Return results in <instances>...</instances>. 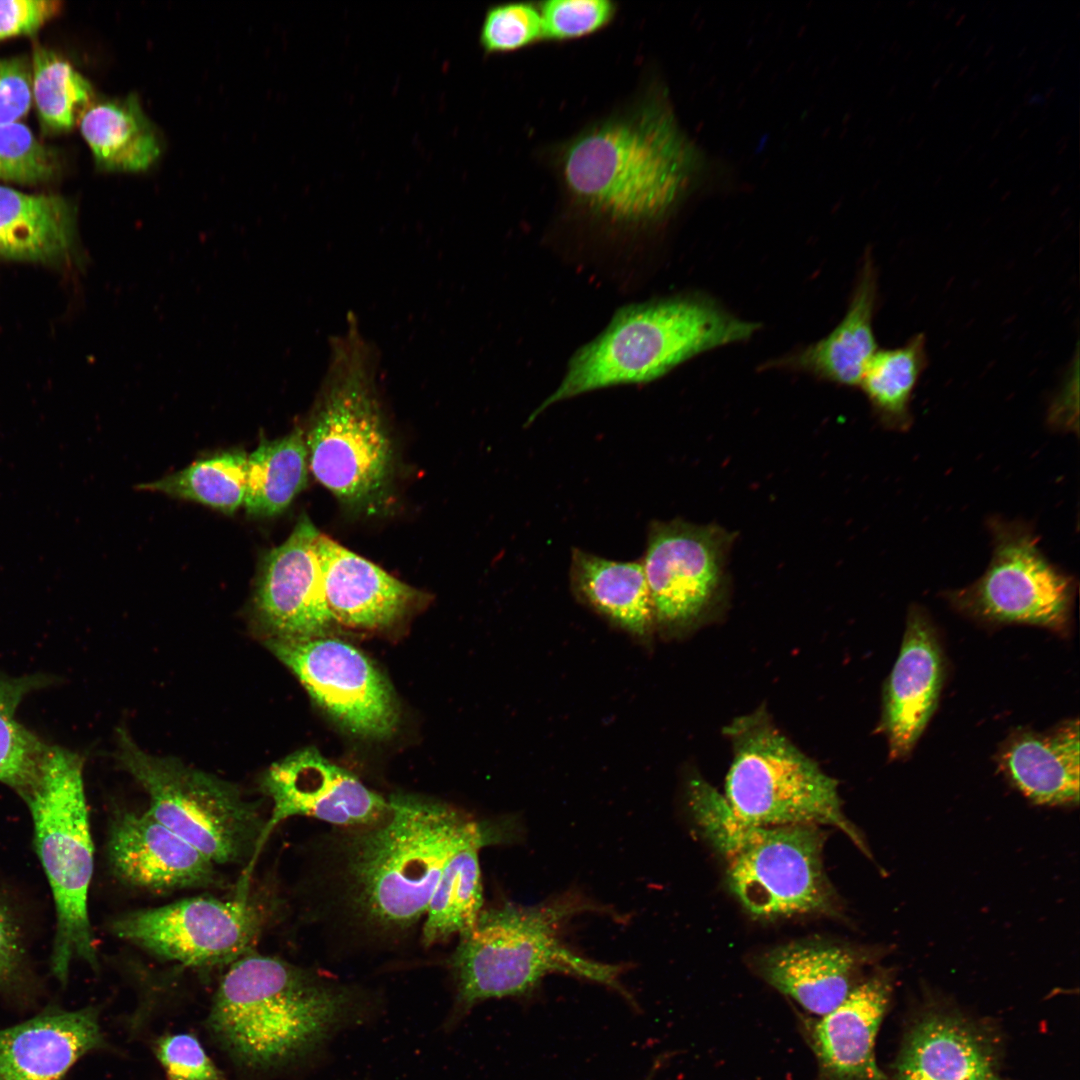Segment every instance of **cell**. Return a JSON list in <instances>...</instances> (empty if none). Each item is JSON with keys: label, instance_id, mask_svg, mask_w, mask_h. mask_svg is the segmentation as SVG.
Masks as SVG:
<instances>
[{"label": "cell", "instance_id": "cell-1", "mask_svg": "<svg viewBox=\"0 0 1080 1080\" xmlns=\"http://www.w3.org/2000/svg\"><path fill=\"white\" fill-rule=\"evenodd\" d=\"M379 820L333 827L320 837L317 920L356 948L400 944L424 919L449 858L479 839L493 845L519 838L513 818L480 820L446 803L392 794Z\"/></svg>", "mask_w": 1080, "mask_h": 1080}, {"label": "cell", "instance_id": "cell-2", "mask_svg": "<svg viewBox=\"0 0 1080 1080\" xmlns=\"http://www.w3.org/2000/svg\"><path fill=\"white\" fill-rule=\"evenodd\" d=\"M696 160L664 96L646 94L568 140L558 171L579 206L639 224L663 218L683 198Z\"/></svg>", "mask_w": 1080, "mask_h": 1080}, {"label": "cell", "instance_id": "cell-3", "mask_svg": "<svg viewBox=\"0 0 1080 1080\" xmlns=\"http://www.w3.org/2000/svg\"><path fill=\"white\" fill-rule=\"evenodd\" d=\"M361 994L350 984L252 951L224 974L208 1028L237 1063L276 1069L315 1052L361 1017Z\"/></svg>", "mask_w": 1080, "mask_h": 1080}, {"label": "cell", "instance_id": "cell-4", "mask_svg": "<svg viewBox=\"0 0 1080 1080\" xmlns=\"http://www.w3.org/2000/svg\"><path fill=\"white\" fill-rule=\"evenodd\" d=\"M377 376L376 352L351 317L331 343L304 434L316 480L343 505L367 512L385 505L394 470Z\"/></svg>", "mask_w": 1080, "mask_h": 1080}, {"label": "cell", "instance_id": "cell-5", "mask_svg": "<svg viewBox=\"0 0 1080 1080\" xmlns=\"http://www.w3.org/2000/svg\"><path fill=\"white\" fill-rule=\"evenodd\" d=\"M594 909L584 898L568 894L531 906L505 903L482 909L474 925L459 936L451 959L457 1011L527 994L551 974L581 978L628 996L620 980L622 967L584 957L560 935L567 921Z\"/></svg>", "mask_w": 1080, "mask_h": 1080}, {"label": "cell", "instance_id": "cell-6", "mask_svg": "<svg viewBox=\"0 0 1080 1080\" xmlns=\"http://www.w3.org/2000/svg\"><path fill=\"white\" fill-rule=\"evenodd\" d=\"M759 325L703 297L623 307L608 327L571 358L557 389L529 416L589 391L651 382L711 349L750 338Z\"/></svg>", "mask_w": 1080, "mask_h": 1080}, {"label": "cell", "instance_id": "cell-7", "mask_svg": "<svg viewBox=\"0 0 1080 1080\" xmlns=\"http://www.w3.org/2000/svg\"><path fill=\"white\" fill-rule=\"evenodd\" d=\"M688 800L701 831L725 859L729 887L747 911L775 918L832 910L824 837L817 826L746 822L698 778L689 783Z\"/></svg>", "mask_w": 1080, "mask_h": 1080}, {"label": "cell", "instance_id": "cell-8", "mask_svg": "<svg viewBox=\"0 0 1080 1080\" xmlns=\"http://www.w3.org/2000/svg\"><path fill=\"white\" fill-rule=\"evenodd\" d=\"M82 763L76 753L54 746L38 784L24 799L32 816L35 849L54 898L51 970L62 984L75 959L97 968L88 912L94 846Z\"/></svg>", "mask_w": 1080, "mask_h": 1080}, {"label": "cell", "instance_id": "cell-9", "mask_svg": "<svg viewBox=\"0 0 1080 1080\" xmlns=\"http://www.w3.org/2000/svg\"><path fill=\"white\" fill-rule=\"evenodd\" d=\"M726 734L733 759L723 796L737 817L760 826H833L870 856L843 812L835 779L784 736L766 712L733 720Z\"/></svg>", "mask_w": 1080, "mask_h": 1080}, {"label": "cell", "instance_id": "cell-10", "mask_svg": "<svg viewBox=\"0 0 1080 1080\" xmlns=\"http://www.w3.org/2000/svg\"><path fill=\"white\" fill-rule=\"evenodd\" d=\"M116 758L149 796L147 811L156 820L215 864L250 862L266 818L237 785L180 760L151 755L123 728Z\"/></svg>", "mask_w": 1080, "mask_h": 1080}, {"label": "cell", "instance_id": "cell-11", "mask_svg": "<svg viewBox=\"0 0 1080 1080\" xmlns=\"http://www.w3.org/2000/svg\"><path fill=\"white\" fill-rule=\"evenodd\" d=\"M987 527L993 550L986 571L969 586L947 592V600L960 612L983 621L1066 631L1075 579L1049 561L1030 524L991 517Z\"/></svg>", "mask_w": 1080, "mask_h": 1080}, {"label": "cell", "instance_id": "cell-12", "mask_svg": "<svg viewBox=\"0 0 1080 1080\" xmlns=\"http://www.w3.org/2000/svg\"><path fill=\"white\" fill-rule=\"evenodd\" d=\"M263 911L247 895L232 900L192 897L127 912L110 925L118 938L188 967L232 964L253 951Z\"/></svg>", "mask_w": 1080, "mask_h": 1080}, {"label": "cell", "instance_id": "cell-13", "mask_svg": "<svg viewBox=\"0 0 1080 1080\" xmlns=\"http://www.w3.org/2000/svg\"><path fill=\"white\" fill-rule=\"evenodd\" d=\"M265 644L345 730L368 739L395 732L399 714L392 687L362 651L323 635L268 637Z\"/></svg>", "mask_w": 1080, "mask_h": 1080}, {"label": "cell", "instance_id": "cell-14", "mask_svg": "<svg viewBox=\"0 0 1080 1080\" xmlns=\"http://www.w3.org/2000/svg\"><path fill=\"white\" fill-rule=\"evenodd\" d=\"M272 810L240 884L248 886L257 858L273 830L293 816H308L334 827L373 823L389 810L388 799L366 787L350 771L309 747L273 763L260 782Z\"/></svg>", "mask_w": 1080, "mask_h": 1080}, {"label": "cell", "instance_id": "cell-15", "mask_svg": "<svg viewBox=\"0 0 1080 1080\" xmlns=\"http://www.w3.org/2000/svg\"><path fill=\"white\" fill-rule=\"evenodd\" d=\"M726 546L727 536L716 527L651 523L641 562L654 620L678 626L704 612L721 586Z\"/></svg>", "mask_w": 1080, "mask_h": 1080}, {"label": "cell", "instance_id": "cell-16", "mask_svg": "<svg viewBox=\"0 0 1080 1080\" xmlns=\"http://www.w3.org/2000/svg\"><path fill=\"white\" fill-rule=\"evenodd\" d=\"M319 533L303 514L285 542L262 561L254 607L270 637L321 636L334 622L324 594Z\"/></svg>", "mask_w": 1080, "mask_h": 1080}, {"label": "cell", "instance_id": "cell-17", "mask_svg": "<svg viewBox=\"0 0 1080 1080\" xmlns=\"http://www.w3.org/2000/svg\"><path fill=\"white\" fill-rule=\"evenodd\" d=\"M107 856L114 875L151 892L215 885V863L148 811H122L110 826Z\"/></svg>", "mask_w": 1080, "mask_h": 1080}, {"label": "cell", "instance_id": "cell-18", "mask_svg": "<svg viewBox=\"0 0 1080 1080\" xmlns=\"http://www.w3.org/2000/svg\"><path fill=\"white\" fill-rule=\"evenodd\" d=\"M943 654L926 612L912 606L897 661L883 694L881 731L891 759L910 754L931 718L943 684Z\"/></svg>", "mask_w": 1080, "mask_h": 1080}, {"label": "cell", "instance_id": "cell-19", "mask_svg": "<svg viewBox=\"0 0 1080 1080\" xmlns=\"http://www.w3.org/2000/svg\"><path fill=\"white\" fill-rule=\"evenodd\" d=\"M105 1046L98 1008L48 1005L0 1028V1080H63L83 1056Z\"/></svg>", "mask_w": 1080, "mask_h": 1080}, {"label": "cell", "instance_id": "cell-20", "mask_svg": "<svg viewBox=\"0 0 1080 1080\" xmlns=\"http://www.w3.org/2000/svg\"><path fill=\"white\" fill-rule=\"evenodd\" d=\"M891 993L890 976L875 974L857 984L835 1009L807 1025L817 1080H885L874 1050Z\"/></svg>", "mask_w": 1080, "mask_h": 1080}, {"label": "cell", "instance_id": "cell-21", "mask_svg": "<svg viewBox=\"0 0 1080 1080\" xmlns=\"http://www.w3.org/2000/svg\"><path fill=\"white\" fill-rule=\"evenodd\" d=\"M317 551L334 622L353 628H384L403 617L419 599L417 590L322 533L317 538Z\"/></svg>", "mask_w": 1080, "mask_h": 1080}, {"label": "cell", "instance_id": "cell-22", "mask_svg": "<svg viewBox=\"0 0 1080 1080\" xmlns=\"http://www.w3.org/2000/svg\"><path fill=\"white\" fill-rule=\"evenodd\" d=\"M1080 742L1078 720L1046 732L1020 729L1002 744V772L1028 799L1048 806L1079 802Z\"/></svg>", "mask_w": 1080, "mask_h": 1080}, {"label": "cell", "instance_id": "cell-23", "mask_svg": "<svg viewBox=\"0 0 1080 1080\" xmlns=\"http://www.w3.org/2000/svg\"><path fill=\"white\" fill-rule=\"evenodd\" d=\"M860 957L826 942H793L775 947L758 961L760 976L818 1017L840 1005L857 985Z\"/></svg>", "mask_w": 1080, "mask_h": 1080}, {"label": "cell", "instance_id": "cell-24", "mask_svg": "<svg viewBox=\"0 0 1080 1080\" xmlns=\"http://www.w3.org/2000/svg\"><path fill=\"white\" fill-rule=\"evenodd\" d=\"M991 1041L974 1024L943 1013L921 1018L909 1031L898 1080H978L998 1076Z\"/></svg>", "mask_w": 1080, "mask_h": 1080}, {"label": "cell", "instance_id": "cell-25", "mask_svg": "<svg viewBox=\"0 0 1080 1080\" xmlns=\"http://www.w3.org/2000/svg\"><path fill=\"white\" fill-rule=\"evenodd\" d=\"M877 272L865 256L847 312L826 337L786 360L790 366L846 386L860 384L878 351L873 331L877 303Z\"/></svg>", "mask_w": 1080, "mask_h": 1080}, {"label": "cell", "instance_id": "cell-26", "mask_svg": "<svg viewBox=\"0 0 1080 1080\" xmlns=\"http://www.w3.org/2000/svg\"><path fill=\"white\" fill-rule=\"evenodd\" d=\"M76 212L64 197L0 185V257L57 261L75 237Z\"/></svg>", "mask_w": 1080, "mask_h": 1080}, {"label": "cell", "instance_id": "cell-27", "mask_svg": "<svg viewBox=\"0 0 1080 1080\" xmlns=\"http://www.w3.org/2000/svg\"><path fill=\"white\" fill-rule=\"evenodd\" d=\"M571 586L594 610L638 637H646L654 622L650 592L640 561L605 559L574 548Z\"/></svg>", "mask_w": 1080, "mask_h": 1080}, {"label": "cell", "instance_id": "cell-28", "mask_svg": "<svg viewBox=\"0 0 1080 1080\" xmlns=\"http://www.w3.org/2000/svg\"><path fill=\"white\" fill-rule=\"evenodd\" d=\"M79 123L98 167L104 170H145L161 153L157 131L135 95L92 104Z\"/></svg>", "mask_w": 1080, "mask_h": 1080}, {"label": "cell", "instance_id": "cell-29", "mask_svg": "<svg viewBox=\"0 0 1080 1080\" xmlns=\"http://www.w3.org/2000/svg\"><path fill=\"white\" fill-rule=\"evenodd\" d=\"M493 845L479 839L458 849L445 864L430 897L422 925V943L433 946L462 935L483 909L479 854Z\"/></svg>", "mask_w": 1080, "mask_h": 1080}, {"label": "cell", "instance_id": "cell-30", "mask_svg": "<svg viewBox=\"0 0 1080 1080\" xmlns=\"http://www.w3.org/2000/svg\"><path fill=\"white\" fill-rule=\"evenodd\" d=\"M307 480L308 454L302 429L296 427L279 439L261 440L247 456L246 511L262 517L281 513Z\"/></svg>", "mask_w": 1080, "mask_h": 1080}, {"label": "cell", "instance_id": "cell-31", "mask_svg": "<svg viewBox=\"0 0 1080 1080\" xmlns=\"http://www.w3.org/2000/svg\"><path fill=\"white\" fill-rule=\"evenodd\" d=\"M927 365L922 333L900 347L878 350L870 361L859 386L886 427L906 431L911 426L912 395Z\"/></svg>", "mask_w": 1080, "mask_h": 1080}, {"label": "cell", "instance_id": "cell-32", "mask_svg": "<svg viewBox=\"0 0 1080 1080\" xmlns=\"http://www.w3.org/2000/svg\"><path fill=\"white\" fill-rule=\"evenodd\" d=\"M39 676L0 677V782L25 799L38 784L53 747L25 728L16 711L40 687Z\"/></svg>", "mask_w": 1080, "mask_h": 1080}, {"label": "cell", "instance_id": "cell-33", "mask_svg": "<svg viewBox=\"0 0 1080 1080\" xmlns=\"http://www.w3.org/2000/svg\"><path fill=\"white\" fill-rule=\"evenodd\" d=\"M246 483L247 456L241 451H230L198 460L159 480L140 484L138 488L192 500L232 514L244 503Z\"/></svg>", "mask_w": 1080, "mask_h": 1080}, {"label": "cell", "instance_id": "cell-34", "mask_svg": "<svg viewBox=\"0 0 1080 1080\" xmlns=\"http://www.w3.org/2000/svg\"><path fill=\"white\" fill-rule=\"evenodd\" d=\"M32 92L45 129L68 131L92 105L91 84L69 62L53 51L36 47L32 59Z\"/></svg>", "mask_w": 1080, "mask_h": 1080}, {"label": "cell", "instance_id": "cell-35", "mask_svg": "<svg viewBox=\"0 0 1080 1080\" xmlns=\"http://www.w3.org/2000/svg\"><path fill=\"white\" fill-rule=\"evenodd\" d=\"M56 153L21 124H0V180L39 184L56 176Z\"/></svg>", "mask_w": 1080, "mask_h": 1080}, {"label": "cell", "instance_id": "cell-36", "mask_svg": "<svg viewBox=\"0 0 1080 1080\" xmlns=\"http://www.w3.org/2000/svg\"><path fill=\"white\" fill-rule=\"evenodd\" d=\"M545 41L538 4L507 2L488 7L479 32L486 54L508 53Z\"/></svg>", "mask_w": 1080, "mask_h": 1080}, {"label": "cell", "instance_id": "cell-37", "mask_svg": "<svg viewBox=\"0 0 1080 1080\" xmlns=\"http://www.w3.org/2000/svg\"><path fill=\"white\" fill-rule=\"evenodd\" d=\"M39 984L32 973L18 919L0 896V994L24 1011L37 1004Z\"/></svg>", "mask_w": 1080, "mask_h": 1080}, {"label": "cell", "instance_id": "cell-38", "mask_svg": "<svg viewBox=\"0 0 1080 1080\" xmlns=\"http://www.w3.org/2000/svg\"><path fill=\"white\" fill-rule=\"evenodd\" d=\"M545 41H567L605 28L615 17L610 0H548L538 3Z\"/></svg>", "mask_w": 1080, "mask_h": 1080}, {"label": "cell", "instance_id": "cell-39", "mask_svg": "<svg viewBox=\"0 0 1080 1080\" xmlns=\"http://www.w3.org/2000/svg\"><path fill=\"white\" fill-rule=\"evenodd\" d=\"M156 1056L167 1080H226L222 1071L190 1034H172L156 1044Z\"/></svg>", "mask_w": 1080, "mask_h": 1080}, {"label": "cell", "instance_id": "cell-40", "mask_svg": "<svg viewBox=\"0 0 1080 1080\" xmlns=\"http://www.w3.org/2000/svg\"><path fill=\"white\" fill-rule=\"evenodd\" d=\"M33 100L32 70L23 58H0V124L17 123Z\"/></svg>", "mask_w": 1080, "mask_h": 1080}, {"label": "cell", "instance_id": "cell-41", "mask_svg": "<svg viewBox=\"0 0 1080 1080\" xmlns=\"http://www.w3.org/2000/svg\"><path fill=\"white\" fill-rule=\"evenodd\" d=\"M61 9L57 0H0V40L35 33Z\"/></svg>", "mask_w": 1080, "mask_h": 1080}, {"label": "cell", "instance_id": "cell-42", "mask_svg": "<svg viewBox=\"0 0 1080 1080\" xmlns=\"http://www.w3.org/2000/svg\"><path fill=\"white\" fill-rule=\"evenodd\" d=\"M978 1080H1000V1079H999V1077H998V1076H995V1077H991V1078H986V1079H978Z\"/></svg>", "mask_w": 1080, "mask_h": 1080}, {"label": "cell", "instance_id": "cell-43", "mask_svg": "<svg viewBox=\"0 0 1080 1080\" xmlns=\"http://www.w3.org/2000/svg\"><path fill=\"white\" fill-rule=\"evenodd\" d=\"M964 18H965V15L963 14V15L961 16V18H959V19H958V21H957V25H959V23H961V22H962V20H963Z\"/></svg>", "mask_w": 1080, "mask_h": 1080}, {"label": "cell", "instance_id": "cell-44", "mask_svg": "<svg viewBox=\"0 0 1080 1080\" xmlns=\"http://www.w3.org/2000/svg\"><path fill=\"white\" fill-rule=\"evenodd\" d=\"M645 1080H650V1078H647V1079H645Z\"/></svg>", "mask_w": 1080, "mask_h": 1080}]
</instances>
